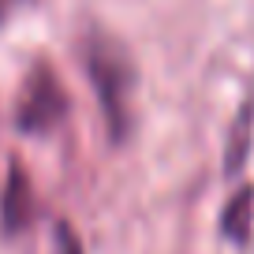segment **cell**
Here are the masks:
<instances>
[{"instance_id": "6", "label": "cell", "mask_w": 254, "mask_h": 254, "mask_svg": "<svg viewBox=\"0 0 254 254\" xmlns=\"http://www.w3.org/2000/svg\"><path fill=\"white\" fill-rule=\"evenodd\" d=\"M53 254H82V243L67 221H56L53 228Z\"/></svg>"}, {"instance_id": "3", "label": "cell", "mask_w": 254, "mask_h": 254, "mask_svg": "<svg viewBox=\"0 0 254 254\" xmlns=\"http://www.w3.org/2000/svg\"><path fill=\"white\" fill-rule=\"evenodd\" d=\"M38 213V202H34V187H30V176L19 161H11V172L8 183H4V202H0V221H4V232L15 236L23 232L26 224L34 221Z\"/></svg>"}, {"instance_id": "7", "label": "cell", "mask_w": 254, "mask_h": 254, "mask_svg": "<svg viewBox=\"0 0 254 254\" xmlns=\"http://www.w3.org/2000/svg\"><path fill=\"white\" fill-rule=\"evenodd\" d=\"M26 4H30V0H0V26L8 23V19L15 15L19 8H26Z\"/></svg>"}, {"instance_id": "2", "label": "cell", "mask_w": 254, "mask_h": 254, "mask_svg": "<svg viewBox=\"0 0 254 254\" xmlns=\"http://www.w3.org/2000/svg\"><path fill=\"white\" fill-rule=\"evenodd\" d=\"M67 109H71V97L64 90L60 75L53 71V64L38 60L26 71L23 90H19L15 101V127L23 135H49L67 120Z\"/></svg>"}, {"instance_id": "1", "label": "cell", "mask_w": 254, "mask_h": 254, "mask_svg": "<svg viewBox=\"0 0 254 254\" xmlns=\"http://www.w3.org/2000/svg\"><path fill=\"white\" fill-rule=\"evenodd\" d=\"M82 64H86L90 86L97 94V105L105 112L112 146H124L135 135V86H138V67L131 60V49L120 38L105 30H90L82 45Z\"/></svg>"}, {"instance_id": "4", "label": "cell", "mask_w": 254, "mask_h": 254, "mask_svg": "<svg viewBox=\"0 0 254 254\" xmlns=\"http://www.w3.org/2000/svg\"><path fill=\"white\" fill-rule=\"evenodd\" d=\"M251 221H254V187H239L232 194V202L221 213V232L232 239V243H247L251 239Z\"/></svg>"}, {"instance_id": "5", "label": "cell", "mask_w": 254, "mask_h": 254, "mask_svg": "<svg viewBox=\"0 0 254 254\" xmlns=\"http://www.w3.org/2000/svg\"><path fill=\"white\" fill-rule=\"evenodd\" d=\"M251 127H254V94H251V101L239 109V120L232 124V135H228V157H224V168H228V172H239L243 157L251 153Z\"/></svg>"}]
</instances>
